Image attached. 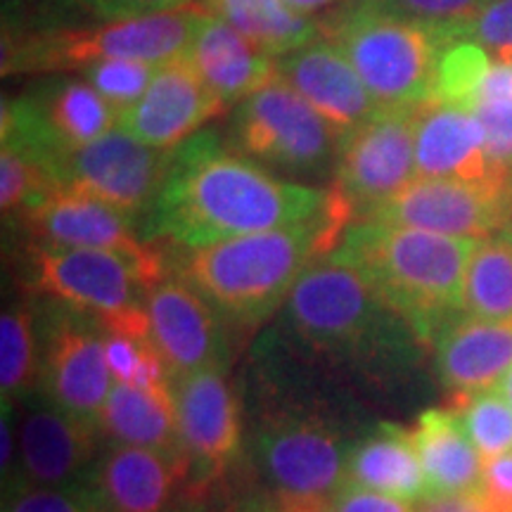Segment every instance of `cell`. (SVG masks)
<instances>
[{
  "label": "cell",
  "instance_id": "cell-9",
  "mask_svg": "<svg viewBox=\"0 0 512 512\" xmlns=\"http://www.w3.org/2000/svg\"><path fill=\"white\" fill-rule=\"evenodd\" d=\"M226 140L280 178L318 188L335 178L344 138L292 86L275 79L235 105Z\"/></svg>",
  "mask_w": 512,
  "mask_h": 512
},
{
  "label": "cell",
  "instance_id": "cell-43",
  "mask_svg": "<svg viewBox=\"0 0 512 512\" xmlns=\"http://www.w3.org/2000/svg\"><path fill=\"white\" fill-rule=\"evenodd\" d=\"M479 102H503V105H512V62L494 60L482 83Z\"/></svg>",
  "mask_w": 512,
  "mask_h": 512
},
{
  "label": "cell",
  "instance_id": "cell-29",
  "mask_svg": "<svg viewBox=\"0 0 512 512\" xmlns=\"http://www.w3.org/2000/svg\"><path fill=\"white\" fill-rule=\"evenodd\" d=\"M22 292L5 302L0 316V396L3 403H17L36 389L41 342H38L36 302Z\"/></svg>",
  "mask_w": 512,
  "mask_h": 512
},
{
  "label": "cell",
  "instance_id": "cell-36",
  "mask_svg": "<svg viewBox=\"0 0 512 512\" xmlns=\"http://www.w3.org/2000/svg\"><path fill=\"white\" fill-rule=\"evenodd\" d=\"M3 34L62 27L81 22L83 12L74 0H0Z\"/></svg>",
  "mask_w": 512,
  "mask_h": 512
},
{
  "label": "cell",
  "instance_id": "cell-37",
  "mask_svg": "<svg viewBox=\"0 0 512 512\" xmlns=\"http://www.w3.org/2000/svg\"><path fill=\"white\" fill-rule=\"evenodd\" d=\"M456 41H472L496 60L512 62V0H494L456 31Z\"/></svg>",
  "mask_w": 512,
  "mask_h": 512
},
{
  "label": "cell",
  "instance_id": "cell-42",
  "mask_svg": "<svg viewBox=\"0 0 512 512\" xmlns=\"http://www.w3.org/2000/svg\"><path fill=\"white\" fill-rule=\"evenodd\" d=\"M418 512H491V508L479 491H472V494L427 496L418 503Z\"/></svg>",
  "mask_w": 512,
  "mask_h": 512
},
{
  "label": "cell",
  "instance_id": "cell-46",
  "mask_svg": "<svg viewBox=\"0 0 512 512\" xmlns=\"http://www.w3.org/2000/svg\"><path fill=\"white\" fill-rule=\"evenodd\" d=\"M235 512H280V510L278 508L266 510V508H261V505H245V508H240V510H235Z\"/></svg>",
  "mask_w": 512,
  "mask_h": 512
},
{
  "label": "cell",
  "instance_id": "cell-44",
  "mask_svg": "<svg viewBox=\"0 0 512 512\" xmlns=\"http://www.w3.org/2000/svg\"><path fill=\"white\" fill-rule=\"evenodd\" d=\"M292 10L302 12V15L309 17H325L330 12H335L344 5H349L351 0H285Z\"/></svg>",
  "mask_w": 512,
  "mask_h": 512
},
{
  "label": "cell",
  "instance_id": "cell-20",
  "mask_svg": "<svg viewBox=\"0 0 512 512\" xmlns=\"http://www.w3.org/2000/svg\"><path fill=\"white\" fill-rule=\"evenodd\" d=\"M275 72L335 126L342 138L384 110L347 53L330 36L316 38L309 46L278 57Z\"/></svg>",
  "mask_w": 512,
  "mask_h": 512
},
{
  "label": "cell",
  "instance_id": "cell-4",
  "mask_svg": "<svg viewBox=\"0 0 512 512\" xmlns=\"http://www.w3.org/2000/svg\"><path fill=\"white\" fill-rule=\"evenodd\" d=\"M477 240L430 230L356 221L344 230L337 256L354 264L375 292L411 325L422 344L463 313L467 261Z\"/></svg>",
  "mask_w": 512,
  "mask_h": 512
},
{
  "label": "cell",
  "instance_id": "cell-39",
  "mask_svg": "<svg viewBox=\"0 0 512 512\" xmlns=\"http://www.w3.org/2000/svg\"><path fill=\"white\" fill-rule=\"evenodd\" d=\"M316 512H418L413 503L380 494L356 482L342 484Z\"/></svg>",
  "mask_w": 512,
  "mask_h": 512
},
{
  "label": "cell",
  "instance_id": "cell-33",
  "mask_svg": "<svg viewBox=\"0 0 512 512\" xmlns=\"http://www.w3.org/2000/svg\"><path fill=\"white\" fill-rule=\"evenodd\" d=\"M363 10L448 29L453 36L494 0H351Z\"/></svg>",
  "mask_w": 512,
  "mask_h": 512
},
{
  "label": "cell",
  "instance_id": "cell-8",
  "mask_svg": "<svg viewBox=\"0 0 512 512\" xmlns=\"http://www.w3.org/2000/svg\"><path fill=\"white\" fill-rule=\"evenodd\" d=\"M325 36L339 43L382 107H420L434 100L448 29L363 10L349 3L323 17Z\"/></svg>",
  "mask_w": 512,
  "mask_h": 512
},
{
  "label": "cell",
  "instance_id": "cell-16",
  "mask_svg": "<svg viewBox=\"0 0 512 512\" xmlns=\"http://www.w3.org/2000/svg\"><path fill=\"white\" fill-rule=\"evenodd\" d=\"M512 216V190L453 178H415L366 221L484 240L503 233Z\"/></svg>",
  "mask_w": 512,
  "mask_h": 512
},
{
  "label": "cell",
  "instance_id": "cell-27",
  "mask_svg": "<svg viewBox=\"0 0 512 512\" xmlns=\"http://www.w3.org/2000/svg\"><path fill=\"white\" fill-rule=\"evenodd\" d=\"M100 432L110 444L147 448L171 460L188 463L174 392L159 394L128 382H114L100 415Z\"/></svg>",
  "mask_w": 512,
  "mask_h": 512
},
{
  "label": "cell",
  "instance_id": "cell-40",
  "mask_svg": "<svg viewBox=\"0 0 512 512\" xmlns=\"http://www.w3.org/2000/svg\"><path fill=\"white\" fill-rule=\"evenodd\" d=\"M74 3L79 5L83 15L114 22V19H136L178 10L197 3V0H74Z\"/></svg>",
  "mask_w": 512,
  "mask_h": 512
},
{
  "label": "cell",
  "instance_id": "cell-19",
  "mask_svg": "<svg viewBox=\"0 0 512 512\" xmlns=\"http://www.w3.org/2000/svg\"><path fill=\"white\" fill-rule=\"evenodd\" d=\"M223 110L226 105L181 55L159 64L143 98L119 117V128L159 150H176Z\"/></svg>",
  "mask_w": 512,
  "mask_h": 512
},
{
  "label": "cell",
  "instance_id": "cell-11",
  "mask_svg": "<svg viewBox=\"0 0 512 512\" xmlns=\"http://www.w3.org/2000/svg\"><path fill=\"white\" fill-rule=\"evenodd\" d=\"M420 107H384L344 136L330 192L347 209L351 223L370 219L418 178L415 131Z\"/></svg>",
  "mask_w": 512,
  "mask_h": 512
},
{
  "label": "cell",
  "instance_id": "cell-15",
  "mask_svg": "<svg viewBox=\"0 0 512 512\" xmlns=\"http://www.w3.org/2000/svg\"><path fill=\"white\" fill-rule=\"evenodd\" d=\"M100 427L76 418L36 389L17 403V465L5 491L88 479L102 451Z\"/></svg>",
  "mask_w": 512,
  "mask_h": 512
},
{
  "label": "cell",
  "instance_id": "cell-10",
  "mask_svg": "<svg viewBox=\"0 0 512 512\" xmlns=\"http://www.w3.org/2000/svg\"><path fill=\"white\" fill-rule=\"evenodd\" d=\"M34 302L41 342L36 392L100 427L102 408L114 387L107 366L105 323L53 299L34 297Z\"/></svg>",
  "mask_w": 512,
  "mask_h": 512
},
{
  "label": "cell",
  "instance_id": "cell-38",
  "mask_svg": "<svg viewBox=\"0 0 512 512\" xmlns=\"http://www.w3.org/2000/svg\"><path fill=\"white\" fill-rule=\"evenodd\" d=\"M484 131L486 155L496 176L512 190V105L503 102H479L472 112Z\"/></svg>",
  "mask_w": 512,
  "mask_h": 512
},
{
  "label": "cell",
  "instance_id": "cell-24",
  "mask_svg": "<svg viewBox=\"0 0 512 512\" xmlns=\"http://www.w3.org/2000/svg\"><path fill=\"white\" fill-rule=\"evenodd\" d=\"M185 57L226 107L240 105L278 79L275 57L256 48L249 38L211 12L197 29Z\"/></svg>",
  "mask_w": 512,
  "mask_h": 512
},
{
  "label": "cell",
  "instance_id": "cell-31",
  "mask_svg": "<svg viewBox=\"0 0 512 512\" xmlns=\"http://www.w3.org/2000/svg\"><path fill=\"white\" fill-rule=\"evenodd\" d=\"M448 408L456 411L482 460L512 453V406L498 384L479 392L451 396Z\"/></svg>",
  "mask_w": 512,
  "mask_h": 512
},
{
  "label": "cell",
  "instance_id": "cell-5",
  "mask_svg": "<svg viewBox=\"0 0 512 512\" xmlns=\"http://www.w3.org/2000/svg\"><path fill=\"white\" fill-rule=\"evenodd\" d=\"M358 434L320 403H266L249 427V458L280 512H316L349 482Z\"/></svg>",
  "mask_w": 512,
  "mask_h": 512
},
{
  "label": "cell",
  "instance_id": "cell-28",
  "mask_svg": "<svg viewBox=\"0 0 512 512\" xmlns=\"http://www.w3.org/2000/svg\"><path fill=\"white\" fill-rule=\"evenodd\" d=\"M204 8L275 60L325 36L323 17L302 15L285 0H204Z\"/></svg>",
  "mask_w": 512,
  "mask_h": 512
},
{
  "label": "cell",
  "instance_id": "cell-3",
  "mask_svg": "<svg viewBox=\"0 0 512 512\" xmlns=\"http://www.w3.org/2000/svg\"><path fill=\"white\" fill-rule=\"evenodd\" d=\"M283 325L309 356L356 370L368 380L420 342L366 275L335 252L318 259L294 285L283 306Z\"/></svg>",
  "mask_w": 512,
  "mask_h": 512
},
{
  "label": "cell",
  "instance_id": "cell-7",
  "mask_svg": "<svg viewBox=\"0 0 512 512\" xmlns=\"http://www.w3.org/2000/svg\"><path fill=\"white\" fill-rule=\"evenodd\" d=\"M209 12L197 3L114 22H72L62 27L17 31L0 38V69L15 74H79L95 62L136 60L159 64L188 53Z\"/></svg>",
  "mask_w": 512,
  "mask_h": 512
},
{
  "label": "cell",
  "instance_id": "cell-47",
  "mask_svg": "<svg viewBox=\"0 0 512 512\" xmlns=\"http://www.w3.org/2000/svg\"><path fill=\"white\" fill-rule=\"evenodd\" d=\"M503 233H508V235H510V238H512V216H510V223H508V228H505V230H503Z\"/></svg>",
  "mask_w": 512,
  "mask_h": 512
},
{
  "label": "cell",
  "instance_id": "cell-1",
  "mask_svg": "<svg viewBox=\"0 0 512 512\" xmlns=\"http://www.w3.org/2000/svg\"><path fill=\"white\" fill-rule=\"evenodd\" d=\"M330 209V190L280 178L240 155L216 131L176 147L174 166L143 226L147 242L197 249L297 226Z\"/></svg>",
  "mask_w": 512,
  "mask_h": 512
},
{
  "label": "cell",
  "instance_id": "cell-14",
  "mask_svg": "<svg viewBox=\"0 0 512 512\" xmlns=\"http://www.w3.org/2000/svg\"><path fill=\"white\" fill-rule=\"evenodd\" d=\"M188 479L183 494L204 501L240 458L242 418L228 370H200L171 382Z\"/></svg>",
  "mask_w": 512,
  "mask_h": 512
},
{
  "label": "cell",
  "instance_id": "cell-34",
  "mask_svg": "<svg viewBox=\"0 0 512 512\" xmlns=\"http://www.w3.org/2000/svg\"><path fill=\"white\" fill-rule=\"evenodd\" d=\"M3 512H107L91 477L67 486H24L3 494Z\"/></svg>",
  "mask_w": 512,
  "mask_h": 512
},
{
  "label": "cell",
  "instance_id": "cell-45",
  "mask_svg": "<svg viewBox=\"0 0 512 512\" xmlns=\"http://www.w3.org/2000/svg\"><path fill=\"white\" fill-rule=\"evenodd\" d=\"M498 387H501L503 396L508 399V403L512 406V368L508 370V373H505V377L501 380V384H498Z\"/></svg>",
  "mask_w": 512,
  "mask_h": 512
},
{
  "label": "cell",
  "instance_id": "cell-6",
  "mask_svg": "<svg viewBox=\"0 0 512 512\" xmlns=\"http://www.w3.org/2000/svg\"><path fill=\"white\" fill-rule=\"evenodd\" d=\"M171 264L159 242L145 254L19 242L15 271L31 297L91 313L107 328L147 330V292L174 271Z\"/></svg>",
  "mask_w": 512,
  "mask_h": 512
},
{
  "label": "cell",
  "instance_id": "cell-17",
  "mask_svg": "<svg viewBox=\"0 0 512 512\" xmlns=\"http://www.w3.org/2000/svg\"><path fill=\"white\" fill-rule=\"evenodd\" d=\"M150 342L162 356L171 382L200 370H228L230 330L188 280L171 271L145 299Z\"/></svg>",
  "mask_w": 512,
  "mask_h": 512
},
{
  "label": "cell",
  "instance_id": "cell-2",
  "mask_svg": "<svg viewBox=\"0 0 512 512\" xmlns=\"http://www.w3.org/2000/svg\"><path fill=\"white\" fill-rule=\"evenodd\" d=\"M349 226L351 216L330 192V209L318 219L183 249L174 271L214 306L228 330L254 332L283 309L318 259L335 252Z\"/></svg>",
  "mask_w": 512,
  "mask_h": 512
},
{
  "label": "cell",
  "instance_id": "cell-41",
  "mask_svg": "<svg viewBox=\"0 0 512 512\" xmlns=\"http://www.w3.org/2000/svg\"><path fill=\"white\" fill-rule=\"evenodd\" d=\"M479 494L491 512H512V453L484 460Z\"/></svg>",
  "mask_w": 512,
  "mask_h": 512
},
{
  "label": "cell",
  "instance_id": "cell-22",
  "mask_svg": "<svg viewBox=\"0 0 512 512\" xmlns=\"http://www.w3.org/2000/svg\"><path fill=\"white\" fill-rule=\"evenodd\" d=\"M439 380L456 394L496 387L512 368V320L460 313L434 339Z\"/></svg>",
  "mask_w": 512,
  "mask_h": 512
},
{
  "label": "cell",
  "instance_id": "cell-23",
  "mask_svg": "<svg viewBox=\"0 0 512 512\" xmlns=\"http://www.w3.org/2000/svg\"><path fill=\"white\" fill-rule=\"evenodd\" d=\"M88 477L107 512H164L188 479V463L107 441Z\"/></svg>",
  "mask_w": 512,
  "mask_h": 512
},
{
  "label": "cell",
  "instance_id": "cell-12",
  "mask_svg": "<svg viewBox=\"0 0 512 512\" xmlns=\"http://www.w3.org/2000/svg\"><path fill=\"white\" fill-rule=\"evenodd\" d=\"M174 157L176 150H159L117 126L95 143L64 155L57 162V183L107 202L143 228L162 195Z\"/></svg>",
  "mask_w": 512,
  "mask_h": 512
},
{
  "label": "cell",
  "instance_id": "cell-35",
  "mask_svg": "<svg viewBox=\"0 0 512 512\" xmlns=\"http://www.w3.org/2000/svg\"><path fill=\"white\" fill-rule=\"evenodd\" d=\"M155 72V64L136 60H105L91 64V67H86L79 74L91 83L102 98L110 102L121 117V114L131 110L143 98Z\"/></svg>",
  "mask_w": 512,
  "mask_h": 512
},
{
  "label": "cell",
  "instance_id": "cell-25",
  "mask_svg": "<svg viewBox=\"0 0 512 512\" xmlns=\"http://www.w3.org/2000/svg\"><path fill=\"white\" fill-rule=\"evenodd\" d=\"M411 434L427 479V496L479 491L484 460L456 411L427 408L418 415Z\"/></svg>",
  "mask_w": 512,
  "mask_h": 512
},
{
  "label": "cell",
  "instance_id": "cell-30",
  "mask_svg": "<svg viewBox=\"0 0 512 512\" xmlns=\"http://www.w3.org/2000/svg\"><path fill=\"white\" fill-rule=\"evenodd\" d=\"M463 313L512 320V238L508 233L477 240L465 271Z\"/></svg>",
  "mask_w": 512,
  "mask_h": 512
},
{
  "label": "cell",
  "instance_id": "cell-32",
  "mask_svg": "<svg viewBox=\"0 0 512 512\" xmlns=\"http://www.w3.org/2000/svg\"><path fill=\"white\" fill-rule=\"evenodd\" d=\"M491 64L494 60L482 46L472 41H456L441 60L432 102L475 112Z\"/></svg>",
  "mask_w": 512,
  "mask_h": 512
},
{
  "label": "cell",
  "instance_id": "cell-18",
  "mask_svg": "<svg viewBox=\"0 0 512 512\" xmlns=\"http://www.w3.org/2000/svg\"><path fill=\"white\" fill-rule=\"evenodd\" d=\"M5 230H12L19 242L46 247H76V249H114L126 254H145L157 242L143 238V228L131 216L107 202L95 200L76 190H55Z\"/></svg>",
  "mask_w": 512,
  "mask_h": 512
},
{
  "label": "cell",
  "instance_id": "cell-26",
  "mask_svg": "<svg viewBox=\"0 0 512 512\" xmlns=\"http://www.w3.org/2000/svg\"><path fill=\"white\" fill-rule=\"evenodd\" d=\"M347 477L408 503H420L430 494L413 434L396 422H377L358 434L349 453Z\"/></svg>",
  "mask_w": 512,
  "mask_h": 512
},
{
  "label": "cell",
  "instance_id": "cell-13",
  "mask_svg": "<svg viewBox=\"0 0 512 512\" xmlns=\"http://www.w3.org/2000/svg\"><path fill=\"white\" fill-rule=\"evenodd\" d=\"M119 126V112L83 76L53 74L19 98H5L0 131L29 140L55 166Z\"/></svg>",
  "mask_w": 512,
  "mask_h": 512
},
{
  "label": "cell",
  "instance_id": "cell-21",
  "mask_svg": "<svg viewBox=\"0 0 512 512\" xmlns=\"http://www.w3.org/2000/svg\"><path fill=\"white\" fill-rule=\"evenodd\" d=\"M415 166L418 178H453L508 188L496 176L486 155L484 131L475 114L441 102H427L420 107Z\"/></svg>",
  "mask_w": 512,
  "mask_h": 512
}]
</instances>
